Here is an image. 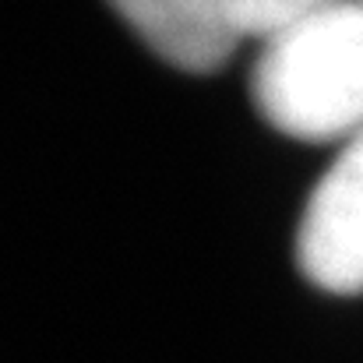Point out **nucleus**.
Masks as SVG:
<instances>
[{"label": "nucleus", "instance_id": "7ed1b4c3", "mask_svg": "<svg viewBox=\"0 0 363 363\" xmlns=\"http://www.w3.org/2000/svg\"><path fill=\"white\" fill-rule=\"evenodd\" d=\"M121 18L173 67L219 71L247 39L240 0H110Z\"/></svg>", "mask_w": 363, "mask_h": 363}, {"label": "nucleus", "instance_id": "f03ea898", "mask_svg": "<svg viewBox=\"0 0 363 363\" xmlns=\"http://www.w3.org/2000/svg\"><path fill=\"white\" fill-rule=\"evenodd\" d=\"M296 261L325 293H363V134L346 141L318 180L296 233Z\"/></svg>", "mask_w": 363, "mask_h": 363}, {"label": "nucleus", "instance_id": "20e7f679", "mask_svg": "<svg viewBox=\"0 0 363 363\" xmlns=\"http://www.w3.org/2000/svg\"><path fill=\"white\" fill-rule=\"evenodd\" d=\"M332 0H240V18H243V32L268 39L279 28L300 21L303 14L325 7Z\"/></svg>", "mask_w": 363, "mask_h": 363}, {"label": "nucleus", "instance_id": "f257e3e1", "mask_svg": "<svg viewBox=\"0 0 363 363\" xmlns=\"http://www.w3.org/2000/svg\"><path fill=\"white\" fill-rule=\"evenodd\" d=\"M254 106L296 141L363 134V0H332L264 39Z\"/></svg>", "mask_w": 363, "mask_h": 363}]
</instances>
